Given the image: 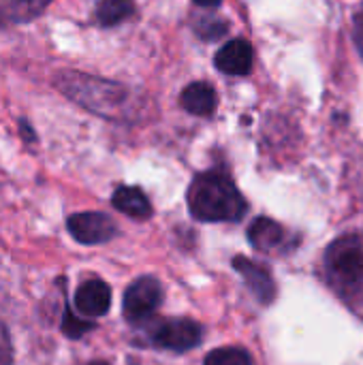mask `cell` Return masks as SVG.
I'll return each instance as SVG.
<instances>
[{
    "instance_id": "obj_1",
    "label": "cell",
    "mask_w": 363,
    "mask_h": 365,
    "mask_svg": "<svg viewBox=\"0 0 363 365\" xmlns=\"http://www.w3.org/2000/svg\"><path fill=\"white\" fill-rule=\"evenodd\" d=\"M188 210L203 222H235L246 214V201L223 171H205L188 186Z\"/></svg>"
},
{
    "instance_id": "obj_2",
    "label": "cell",
    "mask_w": 363,
    "mask_h": 365,
    "mask_svg": "<svg viewBox=\"0 0 363 365\" xmlns=\"http://www.w3.org/2000/svg\"><path fill=\"white\" fill-rule=\"evenodd\" d=\"M56 86L77 105L103 118H122L131 105V90L122 83L92 77L77 71H64L56 77Z\"/></svg>"
},
{
    "instance_id": "obj_3",
    "label": "cell",
    "mask_w": 363,
    "mask_h": 365,
    "mask_svg": "<svg viewBox=\"0 0 363 365\" xmlns=\"http://www.w3.org/2000/svg\"><path fill=\"white\" fill-rule=\"evenodd\" d=\"M325 276L342 299L363 302V233L344 235L327 248Z\"/></svg>"
},
{
    "instance_id": "obj_4",
    "label": "cell",
    "mask_w": 363,
    "mask_h": 365,
    "mask_svg": "<svg viewBox=\"0 0 363 365\" xmlns=\"http://www.w3.org/2000/svg\"><path fill=\"white\" fill-rule=\"evenodd\" d=\"M163 302V289L160 282L152 276L137 278L124 293V317L131 323H141L145 321Z\"/></svg>"
},
{
    "instance_id": "obj_5",
    "label": "cell",
    "mask_w": 363,
    "mask_h": 365,
    "mask_svg": "<svg viewBox=\"0 0 363 365\" xmlns=\"http://www.w3.org/2000/svg\"><path fill=\"white\" fill-rule=\"evenodd\" d=\"M201 338H203L201 327L190 319L165 321L152 334V340L156 346L167 349V351H178V353L195 349L201 342Z\"/></svg>"
},
{
    "instance_id": "obj_6",
    "label": "cell",
    "mask_w": 363,
    "mask_h": 365,
    "mask_svg": "<svg viewBox=\"0 0 363 365\" xmlns=\"http://www.w3.org/2000/svg\"><path fill=\"white\" fill-rule=\"evenodd\" d=\"M66 227H68V233L79 244H86V246L105 244V242H109L118 233L116 222L107 214H101V212L75 214V216L68 218Z\"/></svg>"
},
{
    "instance_id": "obj_7",
    "label": "cell",
    "mask_w": 363,
    "mask_h": 365,
    "mask_svg": "<svg viewBox=\"0 0 363 365\" xmlns=\"http://www.w3.org/2000/svg\"><path fill=\"white\" fill-rule=\"evenodd\" d=\"M233 267L244 278L246 287L255 293V297L261 304H270L276 297V284H274V280H272V276H270V272L265 267L252 263L246 257H235Z\"/></svg>"
},
{
    "instance_id": "obj_8",
    "label": "cell",
    "mask_w": 363,
    "mask_h": 365,
    "mask_svg": "<svg viewBox=\"0 0 363 365\" xmlns=\"http://www.w3.org/2000/svg\"><path fill=\"white\" fill-rule=\"evenodd\" d=\"M214 62H216L218 71H223L227 75H235V77L248 75L252 68V47L244 38H233L218 49Z\"/></svg>"
},
{
    "instance_id": "obj_9",
    "label": "cell",
    "mask_w": 363,
    "mask_h": 365,
    "mask_svg": "<svg viewBox=\"0 0 363 365\" xmlns=\"http://www.w3.org/2000/svg\"><path fill=\"white\" fill-rule=\"evenodd\" d=\"M111 306V289L103 280H88L75 293V308L83 317H103Z\"/></svg>"
},
{
    "instance_id": "obj_10",
    "label": "cell",
    "mask_w": 363,
    "mask_h": 365,
    "mask_svg": "<svg viewBox=\"0 0 363 365\" xmlns=\"http://www.w3.org/2000/svg\"><path fill=\"white\" fill-rule=\"evenodd\" d=\"M180 101H182V107L186 111H190L193 115H210L218 103L216 90L205 81H195V83L186 86Z\"/></svg>"
},
{
    "instance_id": "obj_11",
    "label": "cell",
    "mask_w": 363,
    "mask_h": 365,
    "mask_svg": "<svg viewBox=\"0 0 363 365\" xmlns=\"http://www.w3.org/2000/svg\"><path fill=\"white\" fill-rule=\"evenodd\" d=\"M285 229L270 218H257L248 229L250 244L263 252H276L285 244Z\"/></svg>"
},
{
    "instance_id": "obj_12",
    "label": "cell",
    "mask_w": 363,
    "mask_h": 365,
    "mask_svg": "<svg viewBox=\"0 0 363 365\" xmlns=\"http://www.w3.org/2000/svg\"><path fill=\"white\" fill-rule=\"evenodd\" d=\"M111 203H113L116 210H120V212H124L126 216H133V218H148L152 214V205H150L148 197L137 186H120L113 192Z\"/></svg>"
},
{
    "instance_id": "obj_13",
    "label": "cell",
    "mask_w": 363,
    "mask_h": 365,
    "mask_svg": "<svg viewBox=\"0 0 363 365\" xmlns=\"http://www.w3.org/2000/svg\"><path fill=\"white\" fill-rule=\"evenodd\" d=\"M51 0H0V21L24 24L39 17Z\"/></svg>"
},
{
    "instance_id": "obj_14",
    "label": "cell",
    "mask_w": 363,
    "mask_h": 365,
    "mask_svg": "<svg viewBox=\"0 0 363 365\" xmlns=\"http://www.w3.org/2000/svg\"><path fill=\"white\" fill-rule=\"evenodd\" d=\"M135 13V4L131 0H101L96 6V19L101 26H116L128 19Z\"/></svg>"
},
{
    "instance_id": "obj_15",
    "label": "cell",
    "mask_w": 363,
    "mask_h": 365,
    "mask_svg": "<svg viewBox=\"0 0 363 365\" xmlns=\"http://www.w3.org/2000/svg\"><path fill=\"white\" fill-rule=\"evenodd\" d=\"M203 365H252L250 355L244 349L237 346H227V349H216L212 351Z\"/></svg>"
},
{
    "instance_id": "obj_16",
    "label": "cell",
    "mask_w": 363,
    "mask_h": 365,
    "mask_svg": "<svg viewBox=\"0 0 363 365\" xmlns=\"http://www.w3.org/2000/svg\"><path fill=\"white\" fill-rule=\"evenodd\" d=\"M90 329H94V323L75 317V314L66 308V314H64V321H62V331H64L68 338H81V336L88 334Z\"/></svg>"
},
{
    "instance_id": "obj_17",
    "label": "cell",
    "mask_w": 363,
    "mask_h": 365,
    "mask_svg": "<svg viewBox=\"0 0 363 365\" xmlns=\"http://www.w3.org/2000/svg\"><path fill=\"white\" fill-rule=\"evenodd\" d=\"M225 28H227V24H223V21H216V24H214L212 19H210V21L205 19L203 24H197V32H199V36L210 38V41H212V38H218V36L225 32Z\"/></svg>"
},
{
    "instance_id": "obj_18",
    "label": "cell",
    "mask_w": 363,
    "mask_h": 365,
    "mask_svg": "<svg viewBox=\"0 0 363 365\" xmlns=\"http://www.w3.org/2000/svg\"><path fill=\"white\" fill-rule=\"evenodd\" d=\"M0 365H13V346L6 327L0 323Z\"/></svg>"
},
{
    "instance_id": "obj_19",
    "label": "cell",
    "mask_w": 363,
    "mask_h": 365,
    "mask_svg": "<svg viewBox=\"0 0 363 365\" xmlns=\"http://www.w3.org/2000/svg\"><path fill=\"white\" fill-rule=\"evenodd\" d=\"M353 38H355L357 49H359V56L363 58V11H359L355 15V21H353Z\"/></svg>"
},
{
    "instance_id": "obj_20",
    "label": "cell",
    "mask_w": 363,
    "mask_h": 365,
    "mask_svg": "<svg viewBox=\"0 0 363 365\" xmlns=\"http://www.w3.org/2000/svg\"><path fill=\"white\" fill-rule=\"evenodd\" d=\"M197 4H201V6H218L223 0H195Z\"/></svg>"
},
{
    "instance_id": "obj_21",
    "label": "cell",
    "mask_w": 363,
    "mask_h": 365,
    "mask_svg": "<svg viewBox=\"0 0 363 365\" xmlns=\"http://www.w3.org/2000/svg\"><path fill=\"white\" fill-rule=\"evenodd\" d=\"M88 365H109V364H105V361H92V364H88Z\"/></svg>"
}]
</instances>
